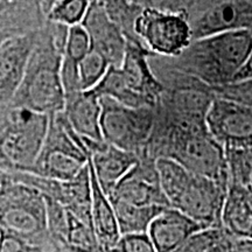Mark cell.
Returning a JSON list of instances; mask_svg holds the SVG:
<instances>
[{
  "instance_id": "6da1fadb",
  "label": "cell",
  "mask_w": 252,
  "mask_h": 252,
  "mask_svg": "<svg viewBox=\"0 0 252 252\" xmlns=\"http://www.w3.org/2000/svg\"><path fill=\"white\" fill-rule=\"evenodd\" d=\"M144 157L173 160L194 174L229 185L225 150L209 133L206 121L179 117L156 105Z\"/></svg>"
},
{
  "instance_id": "7a4b0ae2",
  "label": "cell",
  "mask_w": 252,
  "mask_h": 252,
  "mask_svg": "<svg viewBox=\"0 0 252 252\" xmlns=\"http://www.w3.org/2000/svg\"><path fill=\"white\" fill-rule=\"evenodd\" d=\"M69 27L46 23L36 32L23 81L11 104L53 116L64 109L61 67Z\"/></svg>"
},
{
  "instance_id": "3957f363",
  "label": "cell",
  "mask_w": 252,
  "mask_h": 252,
  "mask_svg": "<svg viewBox=\"0 0 252 252\" xmlns=\"http://www.w3.org/2000/svg\"><path fill=\"white\" fill-rule=\"evenodd\" d=\"M251 48L252 31H237L195 40L176 58H158L215 89L234 83Z\"/></svg>"
},
{
  "instance_id": "277c9868",
  "label": "cell",
  "mask_w": 252,
  "mask_h": 252,
  "mask_svg": "<svg viewBox=\"0 0 252 252\" xmlns=\"http://www.w3.org/2000/svg\"><path fill=\"white\" fill-rule=\"evenodd\" d=\"M157 169L169 206L204 228L222 226L228 184L194 174L169 159L157 160Z\"/></svg>"
},
{
  "instance_id": "5b68a950",
  "label": "cell",
  "mask_w": 252,
  "mask_h": 252,
  "mask_svg": "<svg viewBox=\"0 0 252 252\" xmlns=\"http://www.w3.org/2000/svg\"><path fill=\"white\" fill-rule=\"evenodd\" d=\"M152 55L139 40H127L122 64L111 65L93 91L98 97H110L131 108H154L163 87L151 68Z\"/></svg>"
},
{
  "instance_id": "8992f818",
  "label": "cell",
  "mask_w": 252,
  "mask_h": 252,
  "mask_svg": "<svg viewBox=\"0 0 252 252\" xmlns=\"http://www.w3.org/2000/svg\"><path fill=\"white\" fill-rule=\"evenodd\" d=\"M49 117L12 104L0 109V169L32 172L45 143Z\"/></svg>"
},
{
  "instance_id": "52a82bcc",
  "label": "cell",
  "mask_w": 252,
  "mask_h": 252,
  "mask_svg": "<svg viewBox=\"0 0 252 252\" xmlns=\"http://www.w3.org/2000/svg\"><path fill=\"white\" fill-rule=\"evenodd\" d=\"M89 153L63 112L49 117L48 131L31 174L55 180L75 179L88 166Z\"/></svg>"
},
{
  "instance_id": "ba28073f",
  "label": "cell",
  "mask_w": 252,
  "mask_h": 252,
  "mask_svg": "<svg viewBox=\"0 0 252 252\" xmlns=\"http://www.w3.org/2000/svg\"><path fill=\"white\" fill-rule=\"evenodd\" d=\"M103 139L138 158L146 152L154 125V108H131L110 97H99Z\"/></svg>"
},
{
  "instance_id": "9c48e42d",
  "label": "cell",
  "mask_w": 252,
  "mask_h": 252,
  "mask_svg": "<svg viewBox=\"0 0 252 252\" xmlns=\"http://www.w3.org/2000/svg\"><path fill=\"white\" fill-rule=\"evenodd\" d=\"M0 228L31 241L49 238L45 196L37 189L15 181L0 195Z\"/></svg>"
},
{
  "instance_id": "30bf717a",
  "label": "cell",
  "mask_w": 252,
  "mask_h": 252,
  "mask_svg": "<svg viewBox=\"0 0 252 252\" xmlns=\"http://www.w3.org/2000/svg\"><path fill=\"white\" fill-rule=\"evenodd\" d=\"M134 34L153 55L176 58L193 42L188 15L145 7L134 24Z\"/></svg>"
},
{
  "instance_id": "8fae6325",
  "label": "cell",
  "mask_w": 252,
  "mask_h": 252,
  "mask_svg": "<svg viewBox=\"0 0 252 252\" xmlns=\"http://www.w3.org/2000/svg\"><path fill=\"white\" fill-rule=\"evenodd\" d=\"M209 133L224 150L252 147V109L237 100L216 96L208 110Z\"/></svg>"
},
{
  "instance_id": "7c38bea8",
  "label": "cell",
  "mask_w": 252,
  "mask_h": 252,
  "mask_svg": "<svg viewBox=\"0 0 252 252\" xmlns=\"http://www.w3.org/2000/svg\"><path fill=\"white\" fill-rule=\"evenodd\" d=\"M13 175L15 181L37 189L43 196L61 203L72 215L94 228L93 219H91L89 165L76 178L69 181L42 178L31 173H13Z\"/></svg>"
},
{
  "instance_id": "4fadbf2b",
  "label": "cell",
  "mask_w": 252,
  "mask_h": 252,
  "mask_svg": "<svg viewBox=\"0 0 252 252\" xmlns=\"http://www.w3.org/2000/svg\"><path fill=\"white\" fill-rule=\"evenodd\" d=\"M109 198L141 207H171L160 185L157 161L146 157L138 160Z\"/></svg>"
},
{
  "instance_id": "5bb4252c",
  "label": "cell",
  "mask_w": 252,
  "mask_h": 252,
  "mask_svg": "<svg viewBox=\"0 0 252 252\" xmlns=\"http://www.w3.org/2000/svg\"><path fill=\"white\" fill-rule=\"evenodd\" d=\"M193 41L216 34L252 31V0H225L189 20Z\"/></svg>"
},
{
  "instance_id": "9a60e30c",
  "label": "cell",
  "mask_w": 252,
  "mask_h": 252,
  "mask_svg": "<svg viewBox=\"0 0 252 252\" xmlns=\"http://www.w3.org/2000/svg\"><path fill=\"white\" fill-rule=\"evenodd\" d=\"M82 25L90 36L91 49L103 55L110 65L119 67L124 60L127 39L124 32L110 18L102 2L91 0Z\"/></svg>"
},
{
  "instance_id": "2e32d148",
  "label": "cell",
  "mask_w": 252,
  "mask_h": 252,
  "mask_svg": "<svg viewBox=\"0 0 252 252\" xmlns=\"http://www.w3.org/2000/svg\"><path fill=\"white\" fill-rule=\"evenodd\" d=\"M82 140L89 153V161L97 181L104 193L110 196L139 158L106 141Z\"/></svg>"
},
{
  "instance_id": "e0dca14e",
  "label": "cell",
  "mask_w": 252,
  "mask_h": 252,
  "mask_svg": "<svg viewBox=\"0 0 252 252\" xmlns=\"http://www.w3.org/2000/svg\"><path fill=\"white\" fill-rule=\"evenodd\" d=\"M36 32L0 45V109L11 104L23 81Z\"/></svg>"
},
{
  "instance_id": "ac0fdd59",
  "label": "cell",
  "mask_w": 252,
  "mask_h": 252,
  "mask_svg": "<svg viewBox=\"0 0 252 252\" xmlns=\"http://www.w3.org/2000/svg\"><path fill=\"white\" fill-rule=\"evenodd\" d=\"M45 23L40 0H0V45L37 32Z\"/></svg>"
},
{
  "instance_id": "d6986e66",
  "label": "cell",
  "mask_w": 252,
  "mask_h": 252,
  "mask_svg": "<svg viewBox=\"0 0 252 252\" xmlns=\"http://www.w3.org/2000/svg\"><path fill=\"white\" fill-rule=\"evenodd\" d=\"M206 229L180 210L167 207L151 223L149 231L157 252H173L186 239Z\"/></svg>"
},
{
  "instance_id": "ffe728a7",
  "label": "cell",
  "mask_w": 252,
  "mask_h": 252,
  "mask_svg": "<svg viewBox=\"0 0 252 252\" xmlns=\"http://www.w3.org/2000/svg\"><path fill=\"white\" fill-rule=\"evenodd\" d=\"M63 115L82 139L105 141L100 130L102 105L100 99L93 90L78 91L65 96Z\"/></svg>"
},
{
  "instance_id": "44dd1931",
  "label": "cell",
  "mask_w": 252,
  "mask_h": 252,
  "mask_svg": "<svg viewBox=\"0 0 252 252\" xmlns=\"http://www.w3.org/2000/svg\"><path fill=\"white\" fill-rule=\"evenodd\" d=\"M88 165L91 182V219L94 234L103 251L110 252L121 237L117 217L109 196L102 190L97 181L90 161Z\"/></svg>"
},
{
  "instance_id": "7402d4cb",
  "label": "cell",
  "mask_w": 252,
  "mask_h": 252,
  "mask_svg": "<svg viewBox=\"0 0 252 252\" xmlns=\"http://www.w3.org/2000/svg\"><path fill=\"white\" fill-rule=\"evenodd\" d=\"M222 228L226 234L252 241V204L242 189L230 186L223 207Z\"/></svg>"
},
{
  "instance_id": "603a6c76",
  "label": "cell",
  "mask_w": 252,
  "mask_h": 252,
  "mask_svg": "<svg viewBox=\"0 0 252 252\" xmlns=\"http://www.w3.org/2000/svg\"><path fill=\"white\" fill-rule=\"evenodd\" d=\"M113 209L119 226L121 235L125 234H143L149 231L152 220L167 207H141L111 200Z\"/></svg>"
},
{
  "instance_id": "cb8c5ba5",
  "label": "cell",
  "mask_w": 252,
  "mask_h": 252,
  "mask_svg": "<svg viewBox=\"0 0 252 252\" xmlns=\"http://www.w3.org/2000/svg\"><path fill=\"white\" fill-rule=\"evenodd\" d=\"M63 248L75 252H104L93 226L77 219L70 212H68V231Z\"/></svg>"
},
{
  "instance_id": "d4e9b609",
  "label": "cell",
  "mask_w": 252,
  "mask_h": 252,
  "mask_svg": "<svg viewBox=\"0 0 252 252\" xmlns=\"http://www.w3.org/2000/svg\"><path fill=\"white\" fill-rule=\"evenodd\" d=\"M111 67L108 60L98 52L91 49L78 64L81 89L83 91L94 90Z\"/></svg>"
},
{
  "instance_id": "484cf974",
  "label": "cell",
  "mask_w": 252,
  "mask_h": 252,
  "mask_svg": "<svg viewBox=\"0 0 252 252\" xmlns=\"http://www.w3.org/2000/svg\"><path fill=\"white\" fill-rule=\"evenodd\" d=\"M90 4L91 0H61L46 15V19L65 27L81 25L89 11Z\"/></svg>"
},
{
  "instance_id": "4316f807",
  "label": "cell",
  "mask_w": 252,
  "mask_h": 252,
  "mask_svg": "<svg viewBox=\"0 0 252 252\" xmlns=\"http://www.w3.org/2000/svg\"><path fill=\"white\" fill-rule=\"evenodd\" d=\"M226 236L222 226L198 230L173 252H213L225 241Z\"/></svg>"
},
{
  "instance_id": "83f0119b",
  "label": "cell",
  "mask_w": 252,
  "mask_h": 252,
  "mask_svg": "<svg viewBox=\"0 0 252 252\" xmlns=\"http://www.w3.org/2000/svg\"><path fill=\"white\" fill-rule=\"evenodd\" d=\"M60 245L52 237L31 241L1 230L0 252H60Z\"/></svg>"
},
{
  "instance_id": "f1b7e54d",
  "label": "cell",
  "mask_w": 252,
  "mask_h": 252,
  "mask_svg": "<svg viewBox=\"0 0 252 252\" xmlns=\"http://www.w3.org/2000/svg\"><path fill=\"white\" fill-rule=\"evenodd\" d=\"M47 204V225L48 232L54 241L63 248L68 231V210L61 203L45 197Z\"/></svg>"
},
{
  "instance_id": "f546056e",
  "label": "cell",
  "mask_w": 252,
  "mask_h": 252,
  "mask_svg": "<svg viewBox=\"0 0 252 252\" xmlns=\"http://www.w3.org/2000/svg\"><path fill=\"white\" fill-rule=\"evenodd\" d=\"M91 50V41L83 25L69 27L67 41H65L64 58L80 63Z\"/></svg>"
},
{
  "instance_id": "4dcf8cb0",
  "label": "cell",
  "mask_w": 252,
  "mask_h": 252,
  "mask_svg": "<svg viewBox=\"0 0 252 252\" xmlns=\"http://www.w3.org/2000/svg\"><path fill=\"white\" fill-rule=\"evenodd\" d=\"M110 252H157L147 232L121 235L117 244Z\"/></svg>"
},
{
  "instance_id": "1f68e13d",
  "label": "cell",
  "mask_w": 252,
  "mask_h": 252,
  "mask_svg": "<svg viewBox=\"0 0 252 252\" xmlns=\"http://www.w3.org/2000/svg\"><path fill=\"white\" fill-rule=\"evenodd\" d=\"M213 90L216 96L237 100L252 109V84L250 83H235L226 87L215 88Z\"/></svg>"
},
{
  "instance_id": "d6a6232c",
  "label": "cell",
  "mask_w": 252,
  "mask_h": 252,
  "mask_svg": "<svg viewBox=\"0 0 252 252\" xmlns=\"http://www.w3.org/2000/svg\"><path fill=\"white\" fill-rule=\"evenodd\" d=\"M220 252H252L251 239L237 238L228 234L225 241L219 248Z\"/></svg>"
},
{
  "instance_id": "836d02e7",
  "label": "cell",
  "mask_w": 252,
  "mask_h": 252,
  "mask_svg": "<svg viewBox=\"0 0 252 252\" xmlns=\"http://www.w3.org/2000/svg\"><path fill=\"white\" fill-rule=\"evenodd\" d=\"M193 0H153V7L169 12H182L188 15Z\"/></svg>"
},
{
  "instance_id": "e575fe53",
  "label": "cell",
  "mask_w": 252,
  "mask_h": 252,
  "mask_svg": "<svg viewBox=\"0 0 252 252\" xmlns=\"http://www.w3.org/2000/svg\"><path fill=\"white\" fill-rule=\"evenodd\" d=\"M225 1V0H193L191 1L190 8L188 11V19H193L194 17H196L197 14H200L201 12L206 11L207 8L212 7V6L220 4V2Z\"/></svg>"
},
{
  "instance_id": "d590c367",
  "label": "cell",
  "mask_w": 252,
  "mask_h": 252,
  "mask_svg": "<svg viewBox=\"0 0 252 252\" xmlns=\"http://www.w3.org/2000/svg\"><path fill=\"white\" fill-rule=\"evenodd\" d=\"M252 81V48L250 54H249L247 61H245L244 65L242 67L241 70L237 74V76L235 78V83H245V82Z\"/></svg>"
},
{
  "instance_id": "8d00e7d4",
  "label": "cell",
  "mask_w": 252,
  "mask_h": 252,
  "mask_svg": "<svg viewBox=\"0 0 252 252\" xmlns=\"http://www.w3.org/2000/svg\"><path fill=\"white\" fill-rule=\"evenodd\" d=\"M14 182L15 179L13 173H8L0 169V195L4 194Z\"/></svg>"
},
{
  "instance_id": "74e56055",
  "label": "cell",
  "mask_w": 252,
  "mask_h": 252,
  "mask_svg": "<svg viewBox=\"0 0 252 252\" xmlns=\"http://www.w3.org/2000/svg\"><path fill=\"white\" fill-rule=\"evenodd\" d=\"M60 1H61V0H40L41 9H42L45 17L49 13L50 11H52V8L54 7V6Z\"/></svg>"
},
{
  "instance_id": "f35d334b",
  "label": "cell",
  "mask_w": 252,
  "mask_h": 252,
  "mask_svg": "<svg viewBox=\"0 0 252 252\" xmlns=\"http://www.w3.org/2000/svg\"><path fill=\"white\" fill-rule=\"evenodd\" d=\"M143 7H153V0H137Z\"/></svg>"
},
{
  "instance_id": "ab89813d",
  "label": "cell",
  "mask_w": 252,
  "mask_h": 252,
  "mask_svg": "<svg viewBox=\"0 0 252 252\" xmlns=\"http://www.w3.org/2000/svg\"><path fill=\"white\" fill-rule=\"evenodd\" d=\"M98 1L102 2V4H109V2L116 1V0H98Z\"/></svg>"
},
{
  "instance_id": "60d3db41",
  "label": "cell",
  "mask_w": 252,
  "mask_h": 252,
  "mask_svg": "<svg viewBox=\"0 0 252 252\" xmlns=\"http://www.w3.org/2000/svg\"><path fill=\"white\" fill-rule=\"evenodd\" d=\"M60 252H75V251L70 250V249H65V248H62L61 250H60Z\"/></svg>"
},
{
  "instance_id": "b9f144b4",
  "label": "cell",
  "mask_w": 252,
  "mask_h": 252,
  "mask_svg": "<svg viewBox=\"0 0 252 252\" xmlns=\"http://www.w3.org/2000/svg\"><path fill=\"white\" fill-rule=\"evenodd\" d=\"M220 247H219V248H220ZM219 248H217L216 250H215V251H213V252H220V251H219Z\"/></svg>"
},
{
  "instance_id": "7bdbcfd3",
  "label": "cell",
  "mask_w": 252,
  "mask_h": 252,
  "mask_svg": "<svg viewBox=\"0 0 252 252\" xmlns=\"http://www.w3.org/2000/svg\"><path fill=\"white\" fill-rule=\"evenodd\" d=\"M0 238H1V228H0Z\"/></svg>"
},
{
  "instance_id": "ee69618b",
  "label": "cell",
  "mask_w": 252,
  "mask_h": 252,
  "mask_svg": "<svg viewBox=\"0 0 252 252\" xmlns=\"http://www.w3.org/2000/svg\"><path fill=\"white\" fill-rule=\"evenodd\" d=\"M245 83H250V84H252V81H250V82H245Z\"/></svg>"
}]
</instances>
